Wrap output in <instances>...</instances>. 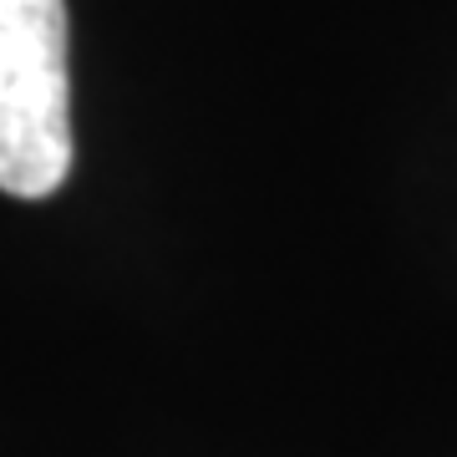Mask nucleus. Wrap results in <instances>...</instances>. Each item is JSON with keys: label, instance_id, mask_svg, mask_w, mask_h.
<instances>
[{"label": "nucleus", "instance_id": "1", "mask_svg": "<svg viewBox=\"0 0 457 457\" xmlns=\"http://www.w3.org/2000/svg\"><path fill=\"white\" fill-rule=\"evenodd\" d=\"M71 153L66 0H0V194L51 198Z\"/></svg>", "mask_w": 457, "mask_h": 457}]
</instances>
